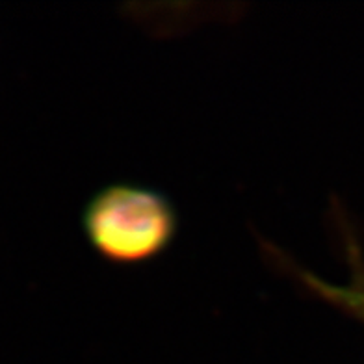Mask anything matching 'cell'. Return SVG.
I'll return each instance as SVG.
<instances>
[{"mask_svg": "<svg viewBox=\"0 0 364 364\" xmlns=\"http://www.w3.org/2000/svg\"><path fill=\"white\" fill-rule=\"evenodd\" d=\"M82 227L102 259L134 266L168 250L177 235L178 218L162 192L119 182L91 197L82 214Z\"/></svg>", "mask_w": 364, "mask_h": 364, "instance_id": "6da1fadb", "label": "cell"}, {"mask_svg": "<svg viewBox=\"0 0 364 364\" xmlns=\"http://www.w3.org/2000/svg\"><path fill=\"white\" fill-rule=\"evenodd\" d=\"M335 223L338 227V238L342 242V253L351 268L350 283L333 284L323 281L321 277L309 272L305 266L290 257L284 250L273 242H264L260 245L262 259L268 262L269 268L279 272L288 281H292L301 292L307 296L327 303L336 311L344 312L348 316L355 318L357 321L364 323V262L360 247L351 232L348 221L342 214H335Z\"/></svg>", "mask_w": 364, "mask_h": 364, "instance_id": "7a4b0ae2", "label": "cell"}]
</instances>
